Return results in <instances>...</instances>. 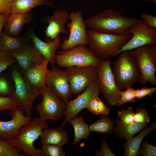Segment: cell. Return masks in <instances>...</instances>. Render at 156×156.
Returning <instances> with one entry per match:
<instances>
[{"label": "cell", "instance_id": "obj_31", "mask_svg": "<svg viewBox=\"0 0 156 156\" xmlns=\"http://www.w3.org/2000/svg\"><path fill=\"white\" fill-rule=\"evenodd\" d=\"M62 147L56 145L50 144H42L41 149L44 156H65Z\"/></svg>", "mask_w": 156, "mask_h": 156}, {"label": "cell", "instance_id": "obj_39", "mask_svg": "<svg viewBox=\"0 0 156 156\" xmlns=\"http://www.w3.org/2000/svg\"><path fill=\"white\" fill-rule=\"evenodd\" d=\"M100 144L101 148L96 150L95 153L97 156H115L116 155L111 151L108 145L104 140H102Z\"/></svg>", "mask_w": 156, "mask_h": 156}, {"label": "cell", "instance_id": "obj_8", "mask_svg": "<svg viewBox=\"0 0 156 156\" xmlns=\"http://www.w3.org/2000/svg\"><path fill=\"white\" fill-rule=\"evenodd\" d=\"M42 96L41 101L36 106V109L42 121H56L65 114L66 103L53 93L46 86L40 88Z\"/></svg>", "mask_w": 156, "mask_h": 156}, {"label": "cell", "instance_id": "obj_21", "mask_svg": "<svg viewBox=\"0 0 156 156\" xmlns=\"http://www.w3.org/2000/svg\"><path fill=\"white\" fill-rule=\"evenodd\" d=\"M156 129V123L154 122L150 127H145L136 136L127 139L124 145L125 152L123 156H137V152L144 138Z\"/></svg>", "mask_w": 156, "mask_h": 156}, {"label": "cell", "instance_id": "obj_10", "mask_svg": "<svg viewBox=\"0 0 156 156\" xmlns=\"http://www.w3.org/2000/svg\"><path fill=\"white\" fill-rule=\"evenodd\" d=\"M70 21L67 24L69 36L65 37L60 47L62 51H66L80 45L88 44L86 33L87 26L81 12L79 11L71 12L69 14Z\"/></svg>", "mask_w": 156, "mask_h": 156}, {"label": "cell", "instance_id": "obj_9", "mask_svg": "<svg viewBox=\"0 0 156 156\" xmlns=\"http://www.w3.org/2000/svg\"><path fill=\"white\" fill-rule=\"evenodd\" d=\"M112 61L109 59L101 60L96 67L97 80L100 92L103 95L106 104L116 106L121 90L117 86L111 68Z\"/></svg>", "mask_w": 156, "mask_h": 156}, {"label": "cell", "instance_id": "obj_2", "mask_svg": "<svg viewBox=\"0 0 156 156\" xmlns=\"http://www.w3.org/2000/svg\"><path fill=\"white\" fill-rule=\"evenodd\" d=\"M88 48L96 57L101 60L109 59L118 55L119 50L132 37V34L118 35L86 30Z\"/></svg>", "mask_w": 156, "mask_h": 156}, {"label": "cell", "instance_id": "obj_18", "mask_svg": "<svg viewBox=\"0 0 156 156\" xmlns=\"http://www.w3.org/2000/svg\"><path fill=\"white\" fill-rule=\"evenodd\" d=\"M29 34L35 46L45 60H49L52 66L55 67L56 64V51L60 46L62 43L60 36L58 35L54 39H50L47 42H45L38 38L33 31H30Z\"/></svg>", "mask_w": 156, "mask_h": 156}, {"label": "cell", "instance_id": "obj_20", "mask_svg": "<svg viewBox=\"0 0 156 156\" xmlns=\"http://www.w3.org/2000/svg\"><path fill=\"white\" fill-rule=\"evenodd\" d=\"M33 15L31 14H11L8 18L3 27L4 32L10 36H20L24 25L31 21Z\"/></svg>", "mask_w": 156, "mask_h": 156}, {"label": "cell", "instance_id": "obj_30", "mask_svg": "<svg viewBox=\"0 0 156 156\" xmlns=\"http://www.w3.org/2000/svg\"><path fill=\"white\" fill-rule=\"evenodd\" d=\"M125 90L124 91H120V97L117 102V106H119L127 102L133 103L136 100L135 94V90L131 87Z\"/></svg>", "mask_w": 156, "mask_h": 156}, {"label": "cell", "instance_id": "obj_4", "mask_svg": "<svg viewBox=\"0 0 156 156\" xmlns=\"http://www.w3.org/2000/svg\"><path fill=\"white\" fill-rule=\"evenodd\" d=\"M113 64L112 72L120 90L131 87L141 77L135 57L129 51H121Z\"/></svg>", "mask_w": 156, "mask_h": 156}, {"label": "cell", "instance_id": "obj_24", "mask_svg": "<svg viewBox=\"0 0 156 156\" xmlns=\"http://www.w3.org/2000/svg\"><path fill=\"white\" fill-rule=\"evenodd\" d=\"M31 40L29 34L22 37H14L2 32L0 37V50L9 53L20 48Z\"/></svg>", "mask_w": 156, "mask_h": 156}, {"label": "cell", "instance_id": "obj_33", "mask_svg": "<svg viewBox=\"0 0 156 156\" xmlns=\"http://www.w3.org/2000/svg\"><path fill=\"white\" fill-rule=\"evenodd\" d=\"M16 62V60L10 53L0 50V73Z\"/></svg>", "mask_w": 156, "mask_h": 156}, {"label": "cell", "instance_id": "obj_35", "mask_svg": "<svg viewBox=\"0 0 156 156\" xmlns=\"http://www.w3.org/2000/svg\"><path fill=\"white\" fill-rule=\"evenodd\" d=\"M134 122L138 123H147L151 121L146 108H137L134 113Z\"/></svg>", "mask_w": 156, "mask_h": 156}, {"label": "cell", "instance_id": "obj_41", "mask_svg": "<svg viewBox=\"0 0 156 156\" xmlns=\"http://www.w3.org/2000/svg\"><path fill=\"white\" fill-rule=\"evenodd\" d=\"M12 0H0V14H12L11 5Z\"/></svg>", "mask_w": 156, "mask_h": 156}, {"label": "cell", "instance_id": "obj_37", "mask_svg": "<svg viewBox=\"0 0 156 156\" xmlns=\"http://www.w3.org/2000/svg\"><path fill=\"white\" fill-rule=\"evenodd\" d=\"M17 106L11 97L0 96V113L5 110H11Z\"/></svg>", "mask_w": 156, "mask_h": 156}, {"label": "cell", "instance_id": "obj_42", "mask_svg": "<svg viewBox=\"0 0 156 156\" xmlns=\"http://www.w3.org/2000/svg\"><path fill=\"white\" fill-rule=\"evenodd\" d=\"M10 14L9 13L0 14V37L2 33V30Z\"/></svg>", "mask_w": 156, "mask_h": 156}, {"label": "cell", "instance_id": "obj_17", "mask_svg": "<svg viewBox=\"0 0 156 156\" xmlns=\"http://www.w3.org/2000/svg\"><path fill=\"white\" fill-rule=\"evenodd\" d=\"M69 14L68 11L57 9L52 15L43 17V22L48 23L45 30L47 37L52 40L60 33L65 35L68 34L69 31L66 29L65 24L69 20Z\"/></svg>", "mask_w": 156, "mask_h": 156}, {"label": "cell", "instance_id": "obj_7", "mask_svg": "<svg viewBox=\"0 0 156 156\" xmlns=\"http://www.w3.org/2000/svg\"><path fill=\"white\" fill-rule=\"evenodd\" d=\"M55 59L58 66L65 68L71 66L96 67L101 60L84 45H78L66 51H60L55 55Z\"/></svg>", "mask_w": 156, "mask_h": 156}, {"label": "cell", "instance_id": "obj_22", "mask_svg": "<svg viewBox=\"0 0 156 156\" xmlns=\"http://www.w3.org/2000/svg\"><path fill=\"white\" fill-rule=\"evenodd\" d=\"M40 140L42 144H52L62 147L69 142L68 135L66 131L55 128L44 129Z\"/></svg>", "mask_w": 156, "mask_h": 156}, {"label": "cell", "instance_id": "obj_5", "mask_svg": "<svg viewBox=\"0 0 156 156\" xmlns=\"http://www.w3.org/2000/svg\"><path fill=\"white\" fill-rule=\"evenodd\" d=\"M134 49L130 52L135 57L141 73L139 82L144 85L149 82L156 86V43L145 45Z\"/></svg>", "mask_w": 156, "mask_h": 156}, {"label": "cell", "instance_id": "obj_14", "mask_svg": "<svg viewBox=\"0 0 156 156\" xmlns=\"http://www.w3.org/2000/svg\"><path fill=\"white\" fill-rule=\"evenodd\" d=\"M46 86L64 102L70 100L72 94L66 69L54 67L48 70Z\"/></svg>", "mask_w": 156, "mask_h": 156}, {"label": "cell", "instance_id": "obj_38", "mask_svg": "<svg viewBox=\"0 0 156 156\" xmlns=\"http://www.w3.org/2000/svg\"><path fill=\"white\" fill-rule=\"evenodd\" d=\"M156 91V88H143L140 89L135 90V94L136 99H140L147 96H151Z\"/></svg>", "mask_w": 156, "mask_h": 156}, {"label": "cell", "instance_id": "obj_12", "mask_svg": "<svg viewBox=\"0 0 156 156\" xmlns=\"http://www.w3.org/2000/svg\"><path fill=\"white\" fill-rule=\"evenodd\" d=\"M101 93L96 79L92 81L83 92L75 99L66 103V108L63 122L58 129L61 130L70 119L77 116L86 107L90 101Z\"/></svg>", "mask_w": 156, "mask_h": 156}, {"label": "cell", "instance_id": "obj_15", "mask_svg": "<svg viewBox=\"0 0 156 156\" xmlns=\"http://www.w3.org/2000/svg\"><path fill=\"white\" fill-rule=\"evenodd\" d=\"M9 53L18 62L22 72L28 68L40 64L45 60L32 41Z\"/></svg>", "mask_w": 156, "mask_h": 156}, {"label": "cell", "instance_id": "obj_29", "mask_svg": "<svg viewBox=\"0 0 156 156\" xmlns=\"http://www.w3.org/2000/svg\"><path fill=\"white\" fill-rule=\"evenodd\" d=\"M25 156L27 155L3 139L0 135V156Z\"/></svg>", "mask_w": 156, "mask_h": 156}, {"label": "cell", "instance_id": "obj_3", "mask_svg": "<svg viewBox=\"0 0 156 156\" xmlns=\"http://www.w3.org/2000/svg\"><path fill=\"white\" fill-rule=\"evenodd\" d=\"M48 128L46 122L41 121L39 118H35L21 127L16 135L7 140L27 155L44 156L41 148H36L34 144L39 136L42 135V130Z\"/></svg>", "mask_w": 156, "mask_h": 156}, {"label": "cell", "instance_id": "obj_32", "mask_svg": "<svg viewBox=\"0 0 156 156\" xmlns=\"http://www.w3.org/2000/svg\"><path fill=\"white\" fill-rule=\"evenodd\" d=\"M135 112L131 106L129 107L126 109L122 108L118 112V119L122 123L130 124L134 122V116Z\"/></svg>", "mask_w": 156, "mask_h": 156}, {"label": "cell", "instance_id": "obj_26", "mask_svg": "<svg viewBox=\"0 0 156 156\" xmlns=\"http://www.w3.org/2000/svg\"><path fill=\"white\" fill-rule=\"evenodd\" d=\"M73 127L75 137L72 143L73 146L77 145L82 139L88 140L90 131L89 126L84 121L83 116H76L70 119L68 121Z\"/></svg>", "mask_w": 156, "mask_h": 156}, {"label": "cell", "instance_id": "obj_19", "mask_svg": "<svg viewBox=\"0 0 156 156\" xmlns=\"http://www.w3.org/2000/svg\"><path fill=\"white\" fill-rule=\"evenodd\" d=\"M49 60H45L40 64L30 67L23 72L25 81L33 88L40 89L46 86L48 70Z\"/></svg>", "mask_w": 156, "mask_h": 156}, {"label": "cell", "instance_id": "obj_27", "mask_svg": "<svg viewBox=\"0 0 156 156\" xmlns=\"http://www.w3.org/2000/svg\"><path fill=\"white\" fill-rule=\"evenodd\" d=\"M114 123V122L111 120L108 116L102 115L99 119L90 125L89 127L90 131L103 134H109L113 132Z\"/></svg>", "mask_w": 156, "mask_h": 156}, {"label": "cell", "instance_id": "obj_23", "mask_svg": "<svg viewBox=\"0 0 156 156\" xmlns=\"http://www.w3.org/2000/svg\"><path fill=\"white\" fill-rule=\"evenodd\" d=\"M114 122L115 125L113 132L117 137L125 140L133 137L147 125V123L134 122L130 124H124L118 119L114 120Z\"/></svg>", "mask_w": 156, "mask_h": 156}, {"label": "cell", "instance_id": "obj_40", "mask_svg": "<svg viewBox=\"0 0 156 156\" xmlns=\"http://www.w3.org/2000/svg\"><path fill=\"white\" fill-rule=\"evenodd\" d=\"M140 16L150 27L156 29V16L143 12L141 14Z\"/></svg>", "mask_w": 156, "mask_h": 156}, {"label": "cell", "instance_id": "obj_43", "mask_svg": "<svg viewBox=\"0 0 156 156\" xmlns=\"http://www.w3.org/2000/svg\"><path fill=\"white\" fill-rule=\"evenodd\" d=\"M144 1H153L154 3H156V0H144Z\"/></svg>", "mask_w": 156, "mask_h": 156}, {"label": "cell", "instance_id": "obj_16", "mask_svg": "<svg viewBox=\"0 0 156 156\" xmlns=\"http://www.w3.org/2000/svg\"><path fill=\"white\" fill-rule=\"evenodd\" d=\"M24 114L17 106L9 112L12 120L6 121L0 120V135L3 139L5 140L10 139L18 133L21 127L31 120V116H25Z\"/></svg>", "mask_w": 156, "mask_h": 156}, {"label": "cell", "instance_id": "obj_25", "mask_svg": "<svg viewBox=\"0 0 156 156\" xmlns=\"http://www.w3.org/2000/svg\"><path fill=\"white\" fill-rule=\"evenodd\" d=\"M40 5L55 6L50 0H12V14H27L32 8Z\"/></svg>", "mask_w": 156, "mask_h": 156}, {"label": "cell", "instance_id": "obj_28", "mask_svg": "<svg viewBox=\"0 0 156 156\" xmlns=\"http://www.w3.org/2000/svg\"><path fill=\"white\" fill-rule=\"evenodd\" d=\"M92 114L95 115L101 114L108 116L110 110L100 99L98 95L93 98L86 106Z\"/></svg>", "mask_w": 156, "mask_h": 156}, {"label": "cell", "instance_id": "obj_11", "mask_svg": "<svg viewBox=\"0 0 156 156\" xmlns=\"http://www.w3.org/2000/svg\"><path fill=\"white\" fill-rule=\"evenodd\" d=\"M72 95L77 96L83 92L97 79L96 67L92 66H71L66 68Z\"/></svg>", "mask_w": 156, "mask_h": 156}, {"label": "cell", "instance_id": "obj_13", "mask_svg": "<svg viewBox=\"0 0 156 156\" xmlns=\"http://www.w3.org/2000/svg\"><path fill=\"white\" fill-rule=\"evenodd\" d=\"M132 36L119 51H130L145 45L156 43V29L150 27L144 21L129 30Z\"/></svg>", "mask_w": 156, "mask_h": 156}, {"label": "cell", "instance_id": "obj_6", "mask_svg": "<svg viewBox=\"0 0 156 156\" xmlns=\"http://www.w3.org/2000/svg\"><path fill=\"white\" fill-rule=\"evenodd\" d=\"M11 75L14 83V89L12 97L27 116H31L34 101L40 95V89L33 88L29 85L23 75L17 69L12 70Z\"/></svg>", "mask_w": 156, "mask_h": 156}, {"label": "cell", "instance_id": "obj_36", "mask_svg": "<svg viewBox=\"0 0 156 156\" xmlns=\"http://www.w3.org/2000/svg\"><path fill=\"white\" fill-rule=\"evenodd\" d=\"M14 89V86H12L5 77L0 76V96H10Z\"/></svg>", "mask_w": 156, "mask_h": 156}, {"label": "cell", "instance_id": "obj_1", "mask_svg": "<svg viewBox=\"0 0 156 156\" xmlns=\"http://www.w3.org/2000/svg\"><path fill=\"white\" fill-rule=\"evenodd\" d=\"M143 20L123 16L116 8L104 10L85 21L87 26L97 32L118 35L129 34V30Z\"/></svg>", "mask_w": 156, "mask_h": 156}, {"label": "cell", "instance_id": "obj_34", "mask_svg": "<svg viewBox=\"0 0 156 156\" xmlns=\"http://www.w3.org/2000/svg\"><path fill=\"white\" fill-rule=\"evenodd\" d=\"M141 148L139 149L137 156H156V147L151 145L144 140H143L141 144Z\"/></svg>", "mask_w": 156, "mask_h": 156}]
</instances>
